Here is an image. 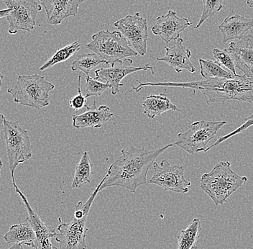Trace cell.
I'll use <instances>...</instances> for the list:
<instances>
[{"label":"cell","mask_w":253,"mask_h":249,"mask_svg":"<svg viewBox=\"0 0 253 249\" xmlns=\"http://www.w3.org/2000/svg\"><path fill=\"white\" fill-rule=\"evenodd\" d=\"M132 63L133 61L132 59L126 58L118 61L110 67L97 69L94 72L95 79L108 84L112 90V95H116L120 92V87L124 86L121 83L122 80L129 74L137 71L148 70L151 71L152 75L155 74L153 66H150L149 63L136 67L132 66Z\"/></svg>","instance_id":"12"},{"label":"cell","mask_w":253,"mask_h":249,"mask_svg":"<svg viewBox=\"0 0 253 249\" xmlns=\"http://www.w3.org/2000/svg\"><path fill=\"white\" fill-rule=\"evenodd\" d=\"M55 85L38 74L19 75L15 87L7 93L13 97L14 102L25 107L42 109L50 104L49 93Z\"/></svg>","instance_id":"5"},{"label":"cell","mask_w":253,"mask_h":249,"mask_svg":"<svg viewBox=\"0 0 253 249\" xmlns=\"http://www.w3.org/2000/svg\"><path fill=\"white\" fill-rule=\"evenodd\" d=\"M4 118H5L4 115H3L2 113H0V126H1V125H3V122H4Z\"/></svg>","instance_id":"34"},{"label":"cell","mask_w":253,"mask_h":249,"mask_svg":"<svg viewBox=\"0 0 253 249\" xmlns=\"http://www.w3.org/2000/svg\"><path fill=\"white\" fill-rule=\"evenodd\" d=\"M166 53L163 58H157V61H164L177 73L183 70L194 73L196 71L191 63V52L183 45V40L180 37L176 40L175 45L171 47H165Z\"/></svg>","instance_id":"18"},{"label":"cell","mask_w":253,"mask_h":249,"mask_svg":"<svg viewBox=\"0 0 253 249\" xmlns=\"http://www.w3.org/2000/svg\"><path fill=\"white\" fill-rule=\"evenodd\" d=\"M86 98L93 96H101L106 90L110 88L108 84H104L99 82L97 79L91 78L90 76H86Z\"/></svg>","instance_id":"29"},{"label":"cell","mask_w":253,"mask_h":249,"mask_svg":"<svg viewBox=\"0 0 253 249\" xmlns=\"http://www.w3.org/2000/svg\"><path fill=\"white\" fill-rule=\"evenodd\" d=\"M174 145L175 144H169L153 150L133 147H131L127 150L122 149L121 156L109 168L106 174L107 178L103 182L100 191L111 187H120L135 193L138 187L148 183V171L156 158Z\"/></svg>","instance_id":"1"},{"label":"cell","mask_w":253,"mask_h":249,"mask_svg":"<svg viewBox=\"0 0 253 249\" xmlns=\"http://www.w3.org/2000/svg\"><path fill=\"white\" fill-rule=\"evenodd\" d=\"M8 9L7 17L9 34H16L19 31L31 32L36 26V17L42 6L36 0H3Z\"/></svg>","instance_id":"9"},{"label":"cell","mask_w":253,"mask_h":249,"mask_svg":"<svg viewBox=\"0 0 253 249\" xmlns=\"http://www.w3.org/2000/svg\"><path fill=\"white\" fill-rule=\"evenodd\" d=\"M41 5L45 9L47 23L58 25L69 17L78 14L79 6L85 0H40Z\"/></svg>","instance_id":"16"},{"label":"cell","mask_w":253,"mask_h":249,"mask_svg":"<svg viewBox=\"0 0 253 249\" xmlns=\"http://www.w3.org/2000/svg\"><path fill=\"white\" fill-rule=\"evenodd\" d=\"M2 126L9 168L13 183L15 182V171L17 166L31 159L33 156V146L29 133L20 126L19 120L12 122L4 118Z\"/></svg>","instance_id":"7"},{"label":"cell","mask_w":253,"mask_h":249,"mask_svg":"<svg viewBox=\"0 0 253 249\" xmlns=\"http://www.w3.org/2000/svg\"><path fill=\"white\" fill-rule=\"evenodd\" d=\"M114 25L126 38L129 47L138 55L142 56L145 55L148 37V20L146 19L142 18L140 14L137 12L134 15H126L117 21Z\"/></svg>","instance_id":"11"},{"label":"cell","mask_w":253,"mask_h":249,"mask_svg":"<svg viewBox=\"0 0 253 249\" xmlns=\"http://www.w3.org/2000/svg\"><path fill=\"white\" fill-rule=\"evenodd\" d=\"M86 48L102 58L107 65L115 64L120 60L138 53L128 44L127 41L120 31H102L92 36V41Z\"/></svg>","instance_id":"6"},{"label":"cell","mask_w":253,"mask_h":249,"mask_svg":"<svg viewBox=\"0 0 253 249\" xmlns=\"http://www.w3.org/2000/svg\"><path fill=\"white\" fill-rule=\"evenodd\" d=\"M245 122L244 124L240 125L238 128H237L235 131H232L229 134L226 135L224 136H221V137H219V139H217V141L213 144V145L210 146L209 147L208 149H207V151L210 150V149L213 148V147H217L218 145L221 144V143L224 142L226 140H227L228 139H230L232 136H235V135L239 134V133H242L245 132L247 129L250 128V127L253 126V113L251 116L248 117H246L245 119Z\"/></svg>","instance_id":"30"},{"label":"cell","mask_w":253,"mask_h":249,"mask_svg":"<svg viewBox=\"0 0 253 249\" xmlns=\"http://www.w3.org/2000/svg\"><path fill=\"white\" fill-rule=\"evenodd\" d=\"M202 1H203L204 4L203 12L199 23L194 27L195 29L200 28L202 24L221 11L224 7L223 4L224 0H202Z\"/></svg>","instance_id":"27"},{"label":"cell","mask_w":253,"mask_h":249,"mask_svg":"<svg viewBox=\"0 0 253 249\" xmlns=\"http://www.w3.org/2000/svg\"><path fill=\"white\" fill-rule=\"evenodd\" d=\"M139 85H131L132 91L138 93L145 87H181L191 89L194 92L200 90L203 93L207 104L213 103H224L233 100L239 101L253 103V79L245 75L234 76L231 79H210L205 81L191 82H148L142 83L136 80Z\"/></svg>","instance_id":"2"},{"label":"cell","mask_w":253,"mask_h":249,"mask_svg":"<svg viewBox=\"0 0 253 249\" xmlns=\"http://www.w3.org/2000/svg\"><path fill=\"white\" fill-rule=\"evenodd\" d=\"M93 174L94 170L92 163L90 160L88 152L85 150L76 167L71 187L73 189L82 188L86 184L90 183L92 179Z\"/></svg>","instance_id":"22"},{"label":"cell","mask_w":253,"mask_h":249,"mask_svg":"<svg viewBox=\"0 0 253 249\" xmlns=\"http://www.w3.org/2000/svg\"><path fill=\"white\" fill-rule=\"evenodd\" d=\"M81 49V45L78 41L72 43L70 45L66 46L63 49H60L58 51L55 52L53 56L50 57L48 60L40 68L39 70L42 71L47 69L53 67L55 64L59 63L64 62L69 60L71 57L75 54Z\"/></svg>","instance_id":"25"},{"label":"cell","mask_w":253,"mask_h":249,"mask_svg":"<svg viewBox=\"0 0 253 249\" xmlns=\"http://www.w3.org/2000/svg\"><path fill=\"white\" fill-rule=\"evenodd\" d=\"M192 25L189 19L179 17L175 11L170 10L165 15L156 18V23L152 27V32L159 36L166 44L179 39L182 32Z\"/></svg>","instance_id":"14"},{"label":"cell","mask_w":253,"mask_h":249,"mask_svg":"<svg viewBox=\"0 0 253 249\" xmlns=\"http://www.w3.org/2000/svg\"><path fill=\"white\" fill-rule=\"evenodd\" d=\"M226 123V121L210 122L205 120L194 122L187 131L178 133L175 145L189 154L206 153L210 141L214 139L216 133Z\"/></svg>","instance_id":"8"},{"label":"cell","mask_w":253,"mask_h":249,"mask_svg":"<svg viewBox=\"0 0 253 249\" xmlns=\"http://www.w3.org/2000/svg\"><path fill=\"white\" fill-rule=\"evenodd\" d=\"M86 112L80 115H74L72 117L73 126L77 129L85 128H100L103 125L112 120L114 115L107 105L97 107L94 100L91 107L86 104Z\"/></svg>","instance_id":"17"},{"label":"cell","mask_w":253,"mask_h":249,"mask_svg":"<svg viewBox=\"0 0 253 249\" xmlns=\"http://www.w3.org/2000/svg\"><path fill=\"white\" fill-rule=\"evenodd\" d=\"M153 177L149 183L162 187L165 191H171L178 194H186L189 191L191 182L184 177V169L181 165H172L166 160L161 164L153 163Z\"/></svg>","instance_id":"10"},{"label":"cell","mask_w":253,"mask_h":249,"mask_svg":"<svg viewBox=\"0 0 253 249\" xmlns=\"http://www.w3.org/2000/svg\"><path fill=\"white\" fill-rule=\"evenodd\" d=\"M202 231V221L199 219L194 218L189 226L183 229L178 238V249H196L197 242Z\"/></svg>","instance_id":"23"},{"label":"cell","mask_w":253,"mask_h":249,"mask_svg":"<svg viewBox=\"0 0 253 249\" xmlns=\"http://www.w3.org/2000/svg\"><path fill=\"white\" fill-rule=\"evenodd\" d=\"M9 9H0V18L2 17H7L8 14H9Z\"/></svg>","instance_id":"32"},{"label":"cell","mask_w":253,"mask_h":249,"mask_svg":"<svg viewBox=\"0 0 253 249\" xmlns=\"http://www.w3.org/2000/svg\"><path fill=\"white\" fill-rule=\"evenodd\" d=\"M81 79H82V75L79 77V86H78V94L75 96L71 98L69 100V105L71 108L75 109L76 111L82 109V107H85L87 104L86 98L85 95L82 93V89H81Z\"/></svg>","instance_id":"31"},{"label":"cell","mask_w":253,"mask_h":249,"mask_svg":"<svg viewBox=\"0 0 253 249\" xmlns=\"http://www.w3.org/2000/svg\"><path fill=\"white\" fill-rule=\"evenodd\" d=\"M106 178L105 176L84 204L81 201L76 204L74 218L71 222L66 223L63 222L61 218L58 219L60 221L59 226L57 228L58 234L55 237V240L59 244L58 249H86V237L88 231L86 226L87 218Z\"/></svg>","instance_id":"4"},{"label":"cell","mask_w":253,"mask_h":249,"mask_svg":"<svg viewBox=\"0 0 253 249\" xmlns=\"http://www.w3.org/2000/svg\"><path fill=\"white\" fill-rule=\"evenodd\" d=\"M200 74L206 79H231L234 74L222 69L220 64L216 61L199 58Z\"/></svg>","instance_id":"24"},{"label":"cell","mask_w":253,"mask_h":249,"mask_svg":"<svg viewBox=\"0 0 253 249\" xmlns=\"http://www.w3.org/2000/svg\"><path fill=\"white\" fill-rule=\"evenodd\" d=\"M253 28V18L240 15L228 16L219 25V31L222 34V44L231 40L243 39L245 33Z\"/></svg>","instance_id":"19"},{"label":"cell","mask_w":253,"mask_h":249,"mask_svg":"<svg viewBox=\"0 0 253 249\" xmlns=\"http://www.w3.org/2000/svg\"><path fill=\"white\" fill-rule=\"evenodd\" d=\"M22 246L23 245L21 244H15L12 247L8 249H21Z\"/></svg>","instance_id":"33"},{"label":"cell","mask_w":253,"mask_h":249,"mask_svg":"<svg viewBox=\"0 0 253 249\" xmlns=\"http://www.w3.org/2000/svg\"><path fill=\"white\" fill-rule=\"evenodd\" d=\"M102 63H104V61L96 53H84L77 56L75 61L72 63L71 70H79L88 76L90 71Z\"/></svg>","instance_id":"26"},{"label":"cell","mask_w":253,"mask_h":249,"mask_svg":"<svg viewBox=\"0 0 253 249\" xmlns=\"http://www.w3.org/2000/svg\"><path fill=\"white\" fill-rule=\"evenodd\" d=\"M21 249H23V247H22Z\"/></svg>","instance_id":"38"},{"label":"cell","mask_w":253,"mask_h":249,"mask_svg":"<svg viewBox=\"0 0 253 249\" xmlns=\"http://www.w3.org/2000/svg\"><path fill=\"white\" fill-rule=\"evenodd\" d=\"M143 113L149 119H153L169 110L179 111L170 101L165 93L150 95L142 101Z\"/></svg>","instance_id":"20"},{"label":"cell","mask_w":253,"mask_h":249,"mask_svg":"<svg viewBox=\"0 0 253 249\" xmlns=\"http://www.w3.org/2000/svg\"><path fill=\"white\" fill-rule=\"evenodd\" d=\"M247 182L246 177L232 171L229 161H220L210 172L202 176L199 187L212 199L215 205H221Z\"/></svg>","instance_id":"3"},{"label":"cell","mask_w":253,"mask_h":249,"mask_svg":"<svg viewBox=\"0 0 253 249\" xmlns=\"http://www.w3.org/2000/svg\"><path fill=\"white\" fill-rule=\"evenodd\" d=\"M13 186L15 187L16 193L21 198L22 200L25 204L28 211V216L25 220L31 224L32 228L34 230L36 234V241L35 243L33 249H58L53 247L50 239L53 237H56V230L54 227L48 226L41 220L39 215L33 210V207L28 202V199L25 195L22 193L15 182H13Z\"/></svg>","instance_id":"13"},{"label":"cell","mask_w":253,"mask_h":249,"mask_svg":"<svg viewBox=\"0 0 253 249\" xmlns=\"http://www.w3.org/2000/svg\"><path fill=\"white\" fill-rule=\"evenodd\" d=\"M3 79H4V75L0 72V90H1V87H2Z\"/></svg>","instance_id":"35"},{"label":"cell","mask_w":253,"mask_h":249,"mask_svg":"<svg viewBox=\"0 0 253 249\" xmlns=\"http://www.w3.org/2000/svg\"><path fill=\"white\" fill-rule=\"evenodd\" d=\"M212 52L213 57L216 60V62L220 64L221 66L227 68L234 75H237L235 61L227 49L219 50L218 49H213Z\"/></svg>","instance_id":"28"},{"label":"cell","mask_w":253,"mask_h":249,"mask_svg":"<svg viewBox=\"0 0 253 249\" xmlns=\"http://www.w3.org/2000/svg\"><path fill=\"white\" fill-rule=\"evenodd\" d=\"M227 49L233 57L235 67L246 77L253 79V35H245L237 42L230 43Z\"/></svg>","instance_id":"15"},{"label":"cell","mask_w":253,"mask_h":249,"mask_svg":"<svg viewBox=\"0 0 253 249\" xmlns=\"http://www.w3.org/2000/svg\"><path fill=\"white\" fill-rule=\"evenodd\" d=\"M2 166H3L2 161H1V157H0V178H1V168H2Z\"/></svg>","instance_id":"37"},{"label":"cell","mask_w":253,"mask_h":249,"mask_svg":"<svg viewBox=\"0 0 253 249\" xmlns=\"http://www.w3.org/2000/svg\"><path fill=\"white\" fill-rule=\"evenodd\" d=\"M247 4L251 8H253V0H246Z\"/></svg>","instance_id":"36"},{"label":"cell","mask_w":253,"mask_h":249,"mask_svg":"<svg viewBox=\"0 0 253 249\" xmlns=\"http://www.w3.org/2000/svg\"><path fill=\"white\" fill-rule=\"evenodd\" d=\"M4 239L9 244H25L33 248L36 243V236L31 224L25 220V223L11 226L9 231L4 235Z\"/></svg>","instance_id":"21"}]
</instances>
